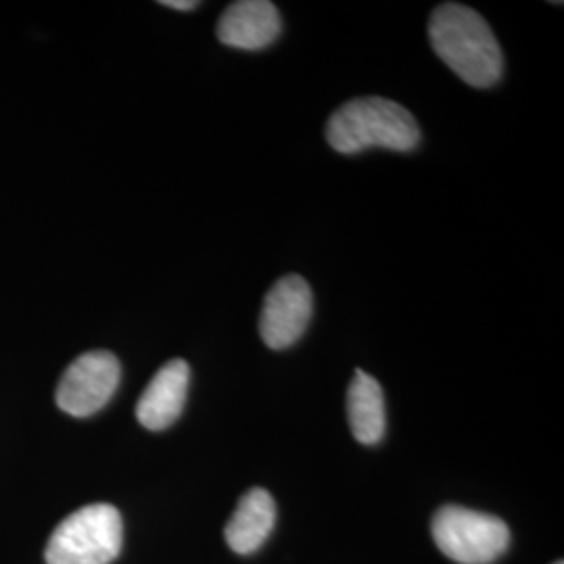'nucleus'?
Segmentation results:
<instances>
[{
    "instance_id": "f257e3e1",
    "label": "nucleus",
    "mask_w": 564,
    "mask_h": 564,
    "mask_svg": "<svg viewBox=\"0 0 564 564\" xmlns=\"http://www.w3.org/2000/svg\"><path fill=\"white\" fill-rule=\"evenodd\" d=\"M435 55L468 86L489 88L505 72V55L489 23L470 7L440 4L429 20Z\"/></svg>"
},
{
    "instance_id": "f03ea898",
    "label": "nucleus",
    "mask_w": 564,
    "mask_h": 564,
    "mask_svg": "<svg viewBox=\"0 0 564 564\" xmlns=\"http://www.w3.org/2000/svg\"><path fill=\"white\" fill-rule=\"evenodd\" d=\"M326 141L343 155L381 147L408 153L421 144V128L400 102L360 97L341 105L326 121Z\"/></svg>"
},
{
    "instance_id": "7ed1b4c3",
    "label": "nucleus",
    "mask_w": 564,
    "mask_h": 564,
    "mask_svg": "<svg viewBox=\"0 0 564 564\" xmlns=\"http://www.w3.org/2000/svg\"><path fill=\"white\" fill-rule=\"evenodd\" d=\"M123 524L118 508L84 506L53 531L46 545V564H109L121 552Z\"/></svg>"
},
{
    "instance_id": "20e7f679",
    "label": "nucleus",
    "mask_w": 564,
    "mask_h": 564,
    "mask_svg": "<svg viewBox=\"0 0 564 564\" xmlns=\"http://www.w3.org/2000/svg\"><path fill=\"white\" fill-rule=\"evenodd\" d=\"M431 531L437 547L454 563H496L510 544V529L502 519L463 506L440 508Z\"/></svg>"
},
{
    "instance_id": "39448f33",
    "label": "nucleus",
    "mask_w": 564,
    "mask_h": 564,
    "mask_svg": "<svg viewBox=\"0 0 564 564\" xmlns=\"http://www.w3.org/2000/svg\"><path fill=\"white\" fill-rule=\"evenodd\" d=\"M121 368L111 351H88L65 370L57 387V405L76 419L102 410L120 384Z\"/></svg>"
},
{
    "instance_id": "423d86ee",
    "label": "nucleus",
    "mask_w": 564,
    "mask_h": 564,
    "mask_svg": "<svg viewBox=\"0 0 564 564\" xmlns=\"http://www.w3.org/2000/svg\"><path fill=\"white\" fill-rule=\"evenodd\" d=\"M312 289L300 274L274 282L263 300L260 335L270 349H286L300 341L312 321Z\"/></svg>"
},
{
    "instance_id": "0eeeda50",
    "label": "nucleus",
    "mask_w": 564,
    "mask_h": 564,
    "mask_svg": "<svg viewBox=\"0 0 564 564\" xmlns=\"http://www.w3.org/2000/svg\"><path fill=\"white\" fill-rule=\"evenodd\" d=\"M279 9L268 0H239L228 4L218 20L216 34L226 46L241 51H262L281 36Z\"/></svg>"
},
{
    "instance_id": "6e6552de",
    "label": "nucleus",
    "mask_w": 564,
    "mask_h": 564,
    "mask_svg": "<svg viewBox=\"0 0 564 564\" xmlns=\"http://www.w3.org/2000/svg\"><path fill=\"white\" fill-rule=\"evenodd\" d=\"M191 384V368L184 360L163 364L137 403V419L149 431H163L181 419Z\"/></svg>"
},
{
    "instance_id": "1a4fd4ad",
    "label": "nucleus",
    "mask_w": 564,
    "mask_h": 564,
    "mask_svg": "<svg viewBox=\"0 0 564 564\" xmlns=\"http://www.w3.org/2000/svg\"><path fill=\"white\" fill-rule=\"evenodd\" d=\"M276 523V505L272 496L262 489H249L226 524V542L237 554H251L262 547Z\"/></svg>"
},
{
    "instance_id": "9d476101",
    "label": "nucleus",
    "mask_w": 564,
    "mask_h": 564,
    "mask_svg": "<svg viewBox=\"0 0 564 564\" xmlns=\"http://www.w3.org/2000/svg\"><path fill=\"white\" fill-rule=\"evenodd\" d=\"M347 419L351 435L360 444L375 445L383 440L387 429L383 389L364 370H356L347 389Z\"/></svg>"
},
{
    "instance_id": "9b49d317",
    "label": "nucleus",
    "mask_w": 564,
    "mask_h": 564,
    "mask_svg": "<svg viewBox=\"0 0 564 564\" xmlns=\"http://www.w3.org/2000/svg\"><path fill=\"white\" fill-rule=\"evenodd\" d=\"M162 4L170 9H176V11H193L199 7L197 0H163Z\"/></svg>"
},
{
    "instance_id": "f8f14e48",
    "label": "nucleus",
    "mask_w": 564,
    "mask_h": 564,
    "mask_svg": "<svg viewBox=\"0 0 564 564\" xmlns=\"http://www.w3.org/2000/svg\"><path fill=\"white\" fill-rule=\"evenodd\" d=\"M554 564H563V563H561V561H558V563H554Z\"/></svg>"
}]
</instances>
